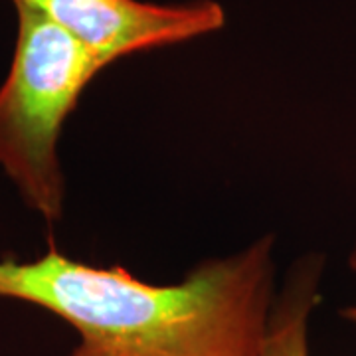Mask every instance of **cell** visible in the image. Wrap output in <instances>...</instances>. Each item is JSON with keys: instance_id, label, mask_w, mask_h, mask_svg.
<instances>
[{"instance_id": "obj_5", "label": "cell", "mask_w": 356, "mask_h": 356, "mask_svg": "<svg viewBox=\"0 0 356 356\" xmlns=\"http://www.w3.org/2000/svg\"><path fill=\"white\" fill-rule=\"evenodd\" d=\"M348 266H350V269L356 273V243L355 248H353V252H350V255H348ZM343 317L348 321V323H353V325H356V303L355 305L346 307L343 311Z\"/></svg>"}, {"instance_id": "obj_1", "label": "cell", "mask_w": 356, "mask_h": 356, "mask_svg": "<svg viewBox=\"0 0 356 356\" xmlns=\"http://www.w3.org/2000/svg\"><path fill=\"white\" fill-rule=\"evenodd\" d=\"M273 240L210 259L172 285L48 250L0 259V297L24 301L79 334L72 356H257L273 297Z\"/></svg>"}, {"instance_id": "obj_2", "label": "cell", "mask_w": 356, "mask_h": 356, "mask_svg": "<svg viewBox=\"0 0 356 356\" xmlns=\"http://www.w3.org/2000/svg\"><path fill=\"white\" fill-rule=\"evenodd\" d=\"M18 13L8 76L0 88V166L48 224L64 212L58 145L81 93L107 65L46 18Z\"/></svg>"}, {"instance_id": "obj_3", "label": "cell", "mask_w": 356, "mask_h": 356, "mask_svg": "<svg viewBox=\"0 0 356 356\" xmlns=\"http://www.w3.org/2000/svg\"><path fill=\"white\" fill-rule=\"evenodd\" d=\"M16 10L46 18L93 51L105 65L133 54L214 34L226 24L216 0H10Z\"/></svg>"}, {"instance_id": "obj_4", "label": "cell", "mask_w": 356, "mask_h": 356, "mask_svg": "<svg viewBox=\"0 0 356 356\" xmlns=\"http://www.w3.org/2000/svg\"><path fill=\"white\" fill-rule=\"evenodd\" d=\"M321 259L309 257L295 269L285 293L271 309L257 356H309V317L318 303Z\"/></svg>"}]
</instances>
